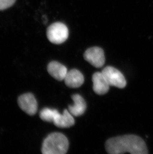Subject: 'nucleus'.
<instances>
[{
  "instance_id": "9",
  "label": "nucleus",
  "mask_w": 153,
  "mask_h": 154,
  "mask_svg": "<svg viewBox=\"0 0 153 154\" xmlns=\"http://www.w3.org/2000/svg\"><path fill=\"white\" fill-rule=\"evenodd\" d=\"M53 123L59 128H69L75 124V120L73 116L66 109L62 114L60 113L59 111L57 112Z\"/></svg>"
},
{
  "instance_id": "7",
  "label": "nucleus",
  "mask_w": 153,
  "mask_h": 154,
  "mask_svg": "<svg viewBox=\"0 0 153 154\" xmlns=\"http://www.w3.org/2000/svg\"><path fill=\"white\" fill-rule=\"evenodd\" d=\"M92 80L93 89L96 94L104 95L108 91L110 85L101 72L94 73L92 75Z\"/></svg>"
},
{
  "instance_id": "4",
  "label": "nucleus",
  "mask_w": 153,
  "mask_h": 154,
  "mask_svg": "<svg viewBox=\"0 0 153 154\" xmlns=\"http://www.w3.org/2000/svg\"><path fill=\"white\" fill-rule=\"evenodd\" d=\"M110 86L123 88L126 85V81L120 71L114 67L108 66L101 71Z\"/></svg>"
},
{
  "instance_id": "11",
  "label": "nucleus",
  "mask_w": 153,
  "mask_h": 154,
  "mask_svg": "<svg viewBox=\"0 0 153 154\" xmlns=\"http://www.w3.org/2000/svg\"><path fill=\"white\" fill-rule=\"evenodd\" d=\"M48 72L54 79L62 81L64 80L68 70L65 66L57 61H51L47 66Z\"/></svg>"
},
{
  "instance_id": "2",
  "label": "nucleus",
  "mask_w": 153,
  "mask_h": 154,
  "mask_svg": "<svg viewBox=\"0 0 153 154\" xmlns=\"http://www.w3.org/2000/svg\"><path fill=\"white\" fill-rule=\"evenodd\" d=\"M69 141L60 133H52L45 138L42 144L44 154H65L68 151Z\"/></svg>"
},
{
  "instance_id": "3",
  "label": "nucleus",
  "mask_w": 153,
  "mask_h": 154,
  "mask_svg": "<svg viewBox=\"0 0 153 154\" xmlns=\"http://www.w3.org/2000/svg\"><path fill=\"white\" fill-rule=\"evenodd\" d=\"M69 36V31L66 26L62 23L56 22L52 23L47 29L48 39L53 44H62Z\"/></svg>"
},
{
  "instance_id": "5",
  "label": "nucleus",
  "mask_w": 153,
  "mask_h": 154,
  "mask_svg": "<svg viewBox=\"0 0 153 154\" xmlns=\"http://www.w3.org/2000/svg\"><path fill=\"white\" fill-rule=\"evenodd\" d=\"M84 58L96 68H100L105 63L104 51L99 47H92L88 49L84 55Z\"/></svg>"
},
{
  "instance_id": "12",
  "label": "nucleus",
  "mask_w": 153,
  "mask_h": 154,
  "mask_svg": "<svg viewBox=\"0 0 153 154\" xmlns=\"http://www.w3.org/2000/svg\"><path fill=\"white\" fill-rule=\"evenodd\" d=\"M58 112V111L56 109L45 108L41 110L39 113V116L41 119L44 121L53 122L55 115H56Z\"/></svg>"
},
{
  "instance_id": "1",
  "label": "nucleus",
  "mask_w": 153,
  "mask_h": 154,
  "mask_svg": "<svg viewBox=\"0 0 153 154\" xmlns=\"http://www.w3.org/2000/svg\"><path fill=\"white\" fill-rule=\"evenodd\" d=\"M108 153L119 154L128 153L132 154H147V147L141 137L134 135L118 136L108 139L106 144Z\"/></svg>"
},
{
  "instance_id": "13",
  "label": "nucleus",
  "mask_w": 153,
  "mask_h": 154,
  "mask_svg": "<svg viewBox=\"0 0 153 154\" xmlns=\"http://www.w3.org/2000/svg\"><path fill=\"white\" fill-rule=\"evenodd\" d=\"M16 0H0V10H4L13 6Z\"/></svg>"
},
{
  "instance_id": "10",
  "label": "nucleus",
  "mask_w": 153,
  "mask_h": 154,
  "mask_svg": "<svg viewBox=\"0 0 153 154\" xmlns=\"http://www.w3.org/2000/svg\"><path fill=\"white\" fill-rule=\"evenodd\" d=\"M72 98L74 101V104L69 105L68 111L73 116L78 117L82 115L85 112L87 105L82 96L80 95H73Z\"/></svg>"
},
{
  "instance_id": "6",
  "label": "nucleus",
  "mask_w": 153,
  "mask_h": 154,
  "mask_svg": "<svg viewBox=\"0 0 153 154\" xmlns=\"http://www.w3.org/2000/svg\"><path fill=\"white\" fill-rule=\"evenodd\" d=\"M18 104L20 107L28 115H34L38 110V103L32 94L26 93L18 98Z\"/></svg>"
},
{
  "instance_id": "8",
  "label": "nucleus",
  "mask_w": 153,
  "mask_h": 154,
  "mask_svg": "<svg viewBox=\"0 0 153 154\" xmlns=\"http://www.w3.org/2000/svg\"><path fill=\"white\" fill-rule=\"evenodd\" d=\"M64 80L68 87L75 88L82 85L84 82V77L79 70L73 69L67 72Z\"/></svg>"
}]
</instances>
